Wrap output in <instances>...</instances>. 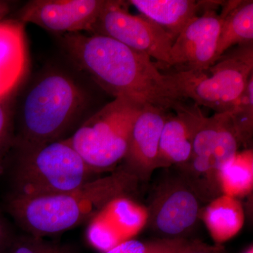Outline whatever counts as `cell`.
Masks as SVG:
<instances>
[{
	"label": "cell",
	"instance_id": "1",
	"mask_svg": "<svg viewBox=\"0 0 253 253\" xmlns=\"http://www.w3.org/2000/svg\"><path fill=\"white\" fill-rule=\"evenodd\" d=\"M59 36L73 65L115 98L125 97L166 112H175L186 104L175 78L161 72L149 56L99 35Z\"/></svg>",
	"mask_w": 253,
	"mask_h": 253
},
{
	"label": "cell",
	"instance_id": "2",
	"mask_svg": "<svg viewBox=\"0 0 253 253\" xmlns=\"http://www.w3.org/2000/svg\"><path fill=\"white\" fill-rule=\"evenodd\" d=\"M90 104V94L72 75L56 68L43 71L15 104L13 148L67 139L84 121Z\"/></svg>",
	"mask_w": 253,
	"mask_h": 253
},
{
	"label": "cell",
	"instance_id": "3",
	"mask_svg": "<svg viewBox=\"0 0 253 253\" xmlns=\"http://www.w3.org/2000/svg\"><path fill=\"white\" fill-rule=\"evenodd\" d=\"M138 182L121 166L109 176L71 191L36 197L10 195L6 211L28 234L42 238L57 235L91 219L111 200L127 196Z\"/></svg>",
	"mask_w": 253,
	"mask_h": 253
},
{
	"label": "cell",
	"instance_id": "4",
	"mask_svg": "<svg viewBox=\"0 0 253 253\" xmlns=\"http://www.w3.org/2000/svg\"><path fill=\"white\" fill-rule=\"evenodd\" d=\"M12 196L36 197L77 189L95 174L68 138L50 144L14 149L10 154Z\"/></svg>",
	"mask_w": 253,
	"mask_h": 253
},
{
	"label": "cell",
	"instance_id": "5",
	"mask_svg": "<svg viewBox=\"0 0 253 253\" xmlns=\"http://www.w3.org/2000/svg\"><path fill=\"white\" fill-rule=\"evenodd\" d=\"M144 106L125 97L111 102L86 118L70 143L95 172L109 170L126 156L131 129Z\"/></svg>",
	"mask_w": 253,
	"mask_h": 253
},
{
	"label": "cell",
	"instance_id": "6",
	"mask_svg": "<svg viewBox=\"0 0 253 253\" xmlns=\"http://www.w3.org/2000/svg\"><path fill=\"white\" fill-rule=\"evenodd\" d=\"M242 145L229 113L211 117L204 114L194 134L191 157L178 167L177 173L201 202H210L221 195L219 173Z\"/></svg>",
	"mask_w": 253,
	"mask_h": 253
},
{
	"label": "cell",
	"instance_id": "7",
	"mask_svg": "<svg viewBox=\"0 0 253 253\" xmlns=\"http://www.w3.org/2000/svg\"><path fill=\"white\" fill-rule=\"evenodd\" d=\"M169 73L186 99L214 113L231 112L253 74V43L231 48L206 71Z\"/></svg>",
	"mask_w": 253,
	"mask_h": 253
},
{
	"label": "cell",
	"instance_id": "8",
	"mask_svg": "<svg viewBox=\"0 0 253 253\" xmlns=\"http://www.w3.org/2000/svg\"><path fill=\"white\" fill-rule=\"evenodd\" d=\"M127 1L106 0L88 34L108 37L156 60L161 70L170 67L172 37L143 15L129 12Z\"/></svg>",
	"mask_w": 253,
	"mask_h": 253
},
{
	"label": "cell",
	"instance_id": "9",
	"mask_svg": "<svg viewBox=\"0 0 253 253\" xmlns=\"http://www.w3.org/2000/svg\"><path fill=\"white\" fill-rule=\"evenodd\" d=\"M201 204L178 173L166 176L156 186L146 207V226L159 238H186L200 219Z\"/></svg>",
	"mask_w": 253,
	"mask_h": 253
},
{
	"label": "cell",
	"instance_id": "10",
	"mask_svg": "<svg viewBox=\"0 0 253 253\" xmlns=\"http://www.w3.org/2000/svg\"><path fill=\"white\" fill-rule=\"evenodd\" d=\"M106 3V0H31L18 10L16 19L59 36L89 33Z\"/></svg>",
	"mask_w": 253,
	"mask_h": 253
},
{
	"label": "cell",
	"instance_id": "11",
	"mask_svg": "<svg viewBox=\"0 0 253 253\" xmlns=\"http://www.w3.org/2000/svg\"><path fill=\"white\" fill-rule=\"evenodd\" d=\"M218 6L205 10L183 29L173 43L169 59L174 71H205L214 63L224 14Z\"/></svg>",
	"mask_w": 253,
	"mask_h": 253
},
{
	"label": "cell",
	"instance_id": "12",
	"mask_svg": "<svg viewBox=\"0 0 253 253\" xmlns=\"http://www.w3.org/2000/svg\"><path fill=\"white\" fill-rule=\"evenodd\" d=\"M147 208L128 196L111 200L91 218L86 236L91 246L102 253L134 239L146 226Z\"/></svg>",
	"mask_w": 253,
	"mask_h": 253
},
{
	"label": "cell",
	"instance_id": "13",
	"mask_svg": "<svg viewBox=\"0 0 253 253\" xmlns=\"http://www.w3.org/2000/svg\"><path fill=\"white\" fill-rule=\"evenodd\" d=\"M168 113L145 106L136 118L122 166L138 181L149 180L157 169L160 137Z\"/></svg>",
	"mask_w": 253,
	"mask_h": 253
},
{
	"label": "cell",
	"instance_id": "14",
	"mask_svg": "<svg viewBox=\"0 0 253 253\" xmlns=\"http://www.w3.org/2000/svg\"><path fill=\"white\" fill-rule=\"evenodd\" d=\"M204 113L198 105H184L168 113L160 137L157 169L185 164L191 157L194 134Z\"/></svg>",
	"mask_w": 253,
	"mask_h": 253
},
{
	"label": "cell",
	"instance_id": "15",
	"mask_svg": "<svg viewBox=\"0 0 253 253\" xmlns=\"http://www.w3.org/2000/svg\"><path fill=\"white\" fill-rule=\"evenodd\" d=\"M28 66L24 24L16 19L0 21V99L17 91Z\"/></svg>",
	"mask_w": 253,
	"mask_h": 253
},
{
	"label": "cell",
	"instance_id": "16",
	"mask_svg": "<svg viewBox=\"0 0 253 253\" xmlns=\"http://www.w3.org/2000/svg\"><path fill=\"white\" fill-rule=\"evenodd\" d=\"M127 3L167 32L174 42L200 11L221 4V1L194 0H129Z\"/></svg>",
	"mask_w": 253,
	"mask_h": 253
},
{
	"label": "cell",
	"instance_id": "17",
	"mask_svg": "<svg viewBox=\"0 0 253 253\" xmlns=\"http://www.w3.org/2000/svg\"><path fill=\"white\" fill-rule=\"evenodd\" d=\"M200 218L214 245L222 246L242 229L245 223L244 208L239 199L221 194L202 208Z\"/></svg>",
	"mask_w": 253,
	"mask_h": 253
},
{
	"label": "cell",
	"instance_id": "18",
	"mask_svg": "<svg viewBox=\"0 0 253 253\" xmlns=\"http://www.w3.org/2000/svg\"><path fill=\"white\" fill-rule=\"evenodd\" d=\"M221 12L224 14V18L218 40L214 63L231 48L253 43L252 0L227 1Z\"/></svg>",
	"mask_w": 253,
	"mask_h": 253
},
{
	"label": "cell",
	"instance_id": "19",
	"mask_svg": "<svg viewBox=\"0 0 253 253\" xmlns=\"http://www.w3.org/2000/svg\"><path fill=\"white\" fill-rule=\"evenodd\" d=\"M221 194L239 199L253 189L252 149L239 151L221 169L219 176Z\"/></svg>",
	"mask_w": 253,
	"mask_h": 253
},
{
	"label": "cell",
	"instance_id": "20",
	"mask_svg": "<svg viewBox=\"0 0 253 253\" xmlns=\"http://www.w3.org/2000/svg\"><path fill=\"white\" fill-rule=\"evenodd\" d=\"M204 243L187 238L149 240L131 239L103 253H185L199 248Z\"/></svg>",
	"mask_w": 253,
	"mask_h": 253
},
{
	"label": "cell",
	"instance_id": "21",
	"mask_svg": "<svg viewBox=\"0 0 253 253\" xmlns=\"http://www.w3.org/2000/svg\"><path fill=\"white\" fill-rule=\"evenodd\" d=\"M17 91L0 99V174L4 172L14 140V108Z\"/></svg>",
	"mask_w": 253,
	"mask_h": 253
},
{
	"label": "cell",
	"instance_id": "22",
	"mask_svg": "<svg viewBox=\"0 0 253 253\" xmlns=\"http://www.w3.org/2000/svg\"><path fill=\"white\" fill-rule=\"evenodd\" d=\"M243 145L252 139L253 129V74L234 109L229 112Z\"/></svg>",
	"mask_w": 253,
	"mask_h": 253
},
{
	"label": "cell",
	"instance_id": "23",
	"mask_svg": "<svg viewBox=\"0 0 253 253\" xmlns=\"http://www.w3.org/2000/svg\"><path fill=\"white\" fill-rule=\"evenodd\" d=\"M4 253H78V251L71 245L27 234L14 237Z\"/></svg>",
	"mask_w": 253,
	"mask_h": 253
},
{
	"label": "cell",
	"instance_id": "24",
	"mask_svg": "<svg viewBox=\"0 0 253 253\" xmlns=\"http://www.w3.org/2000/svg\"><path fill=\"white\" fill-rule=\"evenodd\" d=\"M14 237L6 221L0 217V253H5L12 243Z\"/></svg>",
	"mask_w": 253,
	"mask_h": 253
},
{
	"label": "cell",
	"instance_id": "25",
	"mask_svg": "<svg viewBox=\"0 0 253 253\" xmlns=\"http://www.w3.org/2000/svg\"><path fill=\"white\" fill-rule=\"evenodd\" d=\"M185 253H226V252L222 246H217V245L211 246L204 243L200 247L191 250Z\"/></svg>",
	"mask_w": 253,
	"mask_h": 253
},
{
	"label": "cell",
	"instance_id": "26",
	"mask_svg": "<svg viewBox=\"0 0 253 253\" xmlns=\"http://www.w3.org/2000/svg\"><path fill=\"white\" fill-rule=\"evenodd\" d=\"M11 5L12 2L11 1L0 0V21H2L3 18L9 14L11 9Z\"/></svg>",
	"mask_w": 253,
	"mask_h": 253
},
{
	"label": "cell",
	"instance_id": "27",
	"mask_svg": "<svg viewBox=\"0 0 253 253\" xmlns=\"http://www.w3.org/2000/svg\"><path fill=\"white\" fill-rule=\"evenodd\" d=\"M244 253H253V246H251L247 251H246Z\"/></svg>",
	"mask_w": 253,
	"mask_h": 253
}]
</instances>
